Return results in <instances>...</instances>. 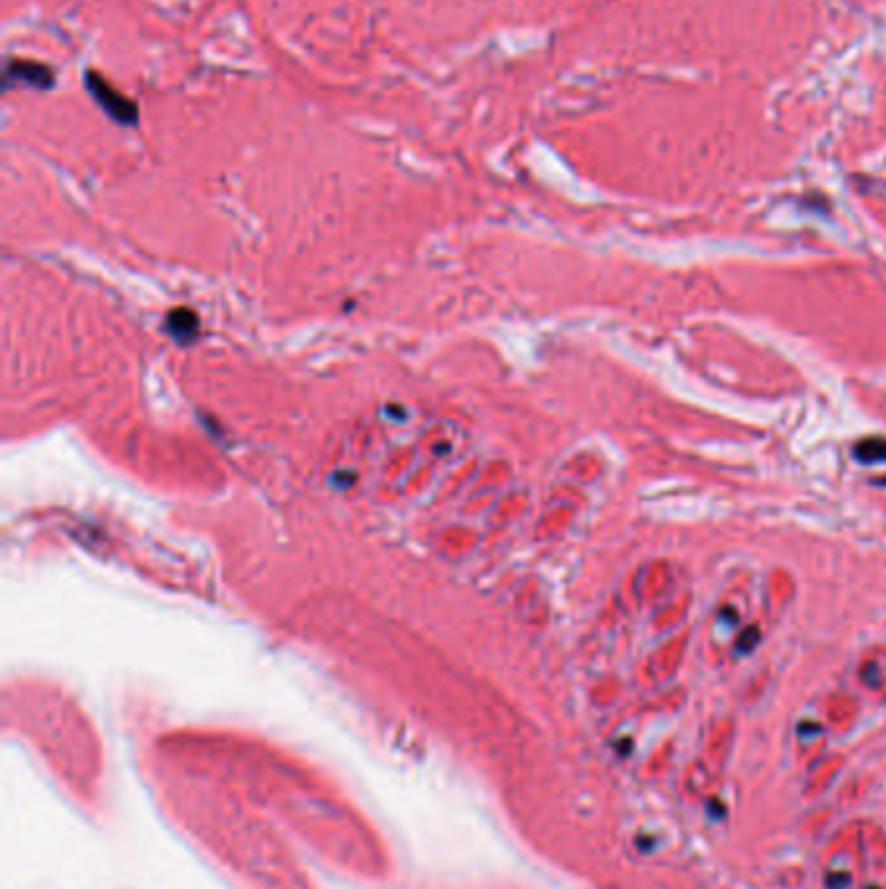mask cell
Returning a JSON list of instances; mask_svg holds the SVG:
<instances>
[{"label": "cell", "instance_id": "6da1fadb", "mask_svg": "<svg viewBox=\"0 0 886 889\" xmlns=\"http://www.w3.org/2000/svg\"><path fill=\"white\" fill-rule=\"evenodd\" d=\"M746 611H749V583H738L725 588L718 604L712 606L707 619L705 643L712 658H723L733 650L738 632L746 627Z\"/></svg>", "mask_w": 886, "mask_h": 889}, {"label": "cell", "instance_id": "7a4b0ae2", "mask_svg": "<svg viewBox=\"0 0 886 889\" xmlns=\"http://www.w3.org/2000/svg\"><path fill=\"white\" fill-rule=\"evenodd\" d=\"M679 588H684L681 570L671 559H647L634 567V572L629 575L627 585H624V598L634 609L653 611Z\"/></svg>", "mask_w": 886, "mask_h": 889}, {"label": "cell", "instance_id": "3957f363", "mask_svg": "<svg viewBox=\"0 0 886 889\" xmlns=\"http://www.w3.org/2000/svg\"><path fill=\"white\" fill-rule=\"evenodd\" d=\"M863 882L861 825H850L832 840L824 864L827 889H858Z\"/></svg>", "mask_w": 886, "mask_h": 889}, {"label": "cell", "instance_id": "277c9868", "mask_svg": "<svg viewBox=\"0 0 886 889\" xmlns=\"http://www.w3.org/2000/svg\"><path fill=\"white\" fill-rule=\"evenodd\" d=\"M689 630H679L668 635L658 648L645 658L642 663V676H645L647 684H663L668 682L679 666L686 658V648H689Z\"/></svg>", "mask_w": 886, "mask_h": 889}, {"label": "cell", "instance_id": "5b68a950", "mask_svg": "<svg viewBox=\"0 0 886 889\" xmlns=\"http://www.w3.org/2000/svg\"><path fill=\"white\" fill-rule=\"evenodd\" d=\"M84 86L91 94V99H94V102H97L117 125H128V128L138 125V104L130 97H125L123 91H117L107 78L99 76L97 71H86Z\"/></svg>", "mask_w": 886, "mask_h": 889}, {"label": "cell", "instance_id": "8992f818", "mask_svg": "<svg viewBox=\"0 0 886 889\" xmlns=\"http://www.w3.org/2000/svg\"><path fill=\"white\" fill-rule=\"evenodd\" d=\"M692 604H694L692 591L684 585V588H679L673 596H668L663 604L655 606L653 611H647V614H650V619H647L650 630H653L655 635L663 637L684 630V622L686 617H689V611H692Z\"/></svg>", "mask_w": 886, "mask_h": 889}, {"label": "cell", "instance_id": "52a82bcc", "mask_svg": "<svg viewBox=\"0 0 886 889\" xmlns=\"http://www.w3.org/2000/svg\"><path fill=\"white\" fill-rule=\"evenodd\" d=\"M796 598V580L788 570H772L762 583V617L764 622H780L790 601Z\"/></svg>", "mask_w": 886, "mask_h": 889}, {"label": "cell", "instance_id": "ba28073f", "mask_svg": "<svg viewBox=\"0 0 886 889\" xmlns=\"http://www.w3.org/2000/svg\"><path fill=\"white\" fill-rule=\"evenodd\" d=\"M13 86H26V89L47 91L55 86V73L50 65L34 63V60L8 58L6 71H3V89L11 91Z\"/></svg>", "mask_w": 886, "mask_h": 889}, {"label": "cell", "instance_id": "9c48e42d", "mask_svg": "<svg viewBox=\"0 0 886 889\" xmlns=\"http://www.w3.org/2000/svg\"><path fill=\"white\" fill-rule=\"evenodd\" d=\"M858 679L871 692H886V656L884 653H868L861 658Z\"/></svg>", "mask_w": 886, "mask_h": 889}, {"label": "cell", "instance_id": "30bf717a", "mask_svg": "<svg viewBox=\"0 0 886 889\" xmlns=\"http://www.w3.org/2000/svg\"><path fill=\"white\" fill-rule=\"evenodd\" d=\"M855 461H861L863 466H879L886 463V437H866V440H858L853 448Z\"/></svg>", "mask_w": 886, "mask_h": 889}, {"label": "cell", "instance_id": "8fae6325", "mask_svg": "<svg viewBox=\"0 0 886 889\" xmlns=\"http://www.w3.org/2000/svg\"><path fill=\"white\" fill-rule=\"evenodd\" d=\"M762 637H764L762 624H759V622H746V627L741 632H738L736 643H733L731 656L738 658V656H749V653H754V650H757V645L762 643Z\"/></svg>", "mask_w": 886, "mask_h": 889}, {"label": "cell", "instance_id": "7c38bea8", "mask_svg": "<svg viewBox=\"0 0 886 889\" xmlns=\"http://www.w3.org/2000/svg\"><path fill=\"white\" fill-rule=\"evenodd\" d=\"M796 736H798V747L816 752V749L824 744V726L816 721H801L796 728Z\"/></svg>", "mask_w": 886, "mask_h": 889}]
</instances>
